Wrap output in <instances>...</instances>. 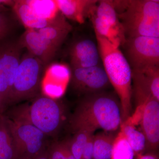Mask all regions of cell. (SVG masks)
Masks as SVG:
<instances>
[{"mask_svg": "<svg viewBox=\"0 0 159 159\" xmlns=\"http://www.w3.org/2000/svg\"><path fill=\"white\" fill-rule=\"evenodd\" d=\"M122 122L121 104L117 95L105 91L83 96L69 121L73 133L98 129L117 132Z\"/></svg>", "mask_w": 159, "mask_h": 159, "instance_id": "1", "label": "cell"}, {"mask_svg": "<svg viewBox=\"0 0 159 159\" xmlns=\"http://www.w3.org/2000/svg\"><path fill=\"white\" fill-rule=\"evenodd\" d=\"M95 34L102 66L120 101L123 122L132 114L131 68L119 48L113 45L104 38Z\"/></svg>", "mask_w": 159, "mask_h": 159, "instance_id": "2", "label": "cell"}, {"mask_svg": "<svg viewBox=\"0 0 159 159\" xmlns=\"http://www.w3.org/2000/svg\"><path fill=\"white\" fill-rule=\"evenodd\" d=\"M126 38L144 36L159 38V1H113Z\"/></svg>", "mask_w": 159, "mask_h": 159, "instance_id": "3", "label": "cell"}, {"mask_svg": "<svg viewBox=\"0 0 159 159\" xmlns=\"http://www.w3.org/2000/svg\"><path fill=\"white\" fill-rule=\"evenodd\" d=\"M11 115L10 119L29 122L46 135L54 136L62 125L64 111L57 100L38 95L30 105L18 107L11 112Z\"/></svg>", "mask_w": 159, "mask_h": 159, "instance_id": "4", "label": "cell"}, {"mask_svg": "<svg viewBox=\"0 0 159 159\" xmlns=\"http://www.w3.org/2000/svg\"><path fill=\"white\" fill-rule=\"evenodd\" d=\"M45 66L28 52L21 57L11 90L9 104L38 96Z\"/></svg>", "mask_w": 159, "mask_h": 159, "instance_id": "5", "label": "cell"}, {"mask_svg": "<svg viewBox=\"0 0 159 159\" xmlns=\"http://www.w3.org/2000/svg\"><path fill=\"white\" fill-rule=\"evenodd\" d=\"M6 117L18 159H34L45 150L47 136L41 131L29 122Z\"/></svg>", "mask_w": 159, "mask_h": 159, "instance_id": "6", "label": "cell"}, {"mask_svg": "<svg viewBox=\"0 0 159 159\" xmlns=\"http://www.w3.org/2000/svg\"><path fill=\"white\" fill-rule=\"evenodd\" d=\"M90 18L95 33L104 38L117 48L124 45L126 38L113 1H98Z\"/></svg>", "mask_w": 159, "mask_h": 159, "instance_id": "7", "label": "cell"}, {"mask_svg": "<svg viewBox=\"0 0 159 159\" xmlns=\"http://www.w3.org/2000/svg\"><path fill=\"white\" fill-rule=\"evenodd\" d=\"M22 48L18 41L4 39L0 43V102L2 111L9 105Z\"/></svg>", "mask_w": 159, "mask_h": 159, "instance_id": "8", "label": "cell"}, {"mask_svg": "<svg viewBox=\"0 0 159 159\" xmlns=\"http://www.w3.org/2000/svg\"><path fill=\"white\" fill-rule=\"evenodd\" d=\"M124 45L132 70L159 66V38L144 36L128 38Z\"/></svg>", "mask_w": 159, "mask_h": 159, "instance_id": "9", "label": "cell"}, {"mask_svg": "<svg viewBox=\"0 0 159 159\" xmlns=\"http://www.w3.org/2000/svg\"><path fill=\"white\" fill-rule=\"evenodd\" d=\"M71 87L84 96L106 91L110 82L102 66L71 68Z\"/></svg>", "mask_w": 159, "mask_h": 159, "instance_id": "10", "label": "cell"}, {"mask_svg": "<svg viewBox=\"0 0 159 159\" xmlns=\"http://www.w3.org/2000/svg\"><path fill=\"white\" fill-rule=\"evenodd\" d=\"M136 110L140 112L139 124L146 139L145 152L155 153L159 145V101L151 98Z\"/></svg>", "mask_w": 159, "mask_h": 159, "instance_id": "11", "label": "cell"}, {"mask_svg": "<svg viewBox=\"0 0 159 159\" xmlns=\"http://www.w3.org/2000/svg\"><path fill=\"white\" fill-rule=\"evenodd\" d=\"M23 48L39 60L45 67L54 58L58 49L40 34L37 30L27 29L18 40Z\"/></svg>", "mask_w": 159, "mask_h": 159, "instance_id": "12", "label": "cell"}, {"mask_svg": "<svg viewBox=\"0 0 159 159\" xmlns=\"http://www.w3.org/2000/svg\"><path fill=\"white\" fill-rule=\"evenodd\" d=\"M71 68H86L99 65L100 55L98 46L89 39L79 40L70 51Z\"/></svg>", "mask_w": 159, "mask_h": 159, "instance_id": "13", "label": "cell"}, {"mask_svg": "<svg viewBox=\"0 0 159 159\" xmlns=\"http://www.w3.org/2000/svg\"><path fill=\"white\" fill-rule=\"evenodd\" d=\"M60 12L66 18L82 24L90 18L97 0H55Z\"/></svg>", "mask_w": 159, "mask_h": 159, "instance_id": "14", "label": "cell"}, {"mask_svg": "<svg viewBox=\"0 0 159 159\" xmlns=\"http://www.w3.org/2000/svg\"><path fill=\"white\" fill-rule=\"evenodd\" d=\"M72 29V26L59 11L48 25L36 30L58 49Z\"/></svg>", "mask_w": 159, "mask_h": 159, "instance_id": "15", "label": "cell"}, {"mask_svg": "<svg viewBox=\"0 0 159 159\" xmlns=\"http://www.w3.org/2000/svg\"><path fill=\"white\" fill-rule=\"evenodd\" d=\"M159 66L132 70V82L150 92L159 101Z\"/></svg>", "mask_w": 159, "mask_h": 159, "instance_id": "16", "label": "cell"}, {"mask_svg": "<svg viewBox=\"0 0 159 159\" xmlns=\"http://www.w3.org/2000/svg\"><path fill=\"white\" fill-rule=\"evenodd\" d=\"M12 8L27 29H42L48 25L54 19L46 20L38 17L32 11L27 0H16Z\"/></svg>", "mask_w": 159, "mask_h": 159, "instance_id": "17", "label": "cell"}, {"mask_svg": "<svg viewBox=\"0 0 159 159\" xmlns=\"http://www.w3.org/2000/svg\"><path fill=\"white\" fill-rule=\"evenodd\" d=\"M119 131L102 130L94 134L93 159H111L114 142Z\"/></svg>", "mask_w": 159, "mask_h": 159, "instance_id": "18", "label": "cell"}, {"mask_svg": "<svg viewBox=\"0 0 159 159\" xmlns=\"http://www.w3.org/2000/svg\"><path fill=\"white\" fill-rule=\"evenodd\" d=\"M0 159H18L17 151L6 116L2 114H0Z\"/></svg>", "mask_w": 159, "mask_h": 159, "instance_id": "19", "label": "cell"}, {"mask_svg": "<svg viewBox=\"0 0 159 159\" xmlns=\"http://www.w3.org/2000/svg\"><path fill=\"white\" fill-rule=\"evenodd\" d=\"M120 129L133 150L135 157L144 154L146 147V139L142 132L137 129L135 125L127 120L122 122Z\"/></svg>", "mask_w": 159, "mask_h": 159, "instance_id": "20", "label": "cell"}, {"mask_svg": "<svg viewBox=\"0 0 159 159\" xmlns=\"http://www.w3.org/2000/svg\"><path fill=\"white\" fill-rule=\"evenodd\" d=\"M34 14L40 18L51 20L59 13L55 0H27Z\"/></svg>", "mask_w": 159, "mask_h": 159, "instance_id": "21", "label": "cell"}, {"mask_svg": "<svg viewBox=\"0 0 159 159\" xmlns=\"http://www.w3.org/2000/svg\"><path fill=\"white\" fill-rule=\"evenodd\" d=\"M134 157L133 150L126 141L122 131L119 129L114 142L111 159H134Z\"/></svg>", "mask_w": 159, "mask_h": 159, "instance_id": "22", "label": "cell"}, {"mask_svg": "<svg viewBox=\"0 0 159 159\" xmlns=\"http://www.w3.org/2000/svg\"><path fill=\"white\" fill-rule=\"evenodd\" d=\"M94 133L89 131L81 130L74 133V135L68 141L69 147L75 159H83V152L88 140Z\"/></svg>", "mask_w": 159, "mask_h": 159, "instance_id": "23", "label": "cell"}, {"mask_svg": "<svg viewBox=\"0 0 159 159\" xmlns=\"http://www.w3.org/2000/svg\"><path fill=\"white\" fill-rule=\"evenodd\" d=\"M49 159H75L67 141L54 142L47 151Z\"/></svg>", "mask_w": 159, "mask_h": 159, "instance_id": "24", "label": "cell"}, {"mask_svg": "<svg viewBox=\"0 0 159 159\" xmlns=\"http://www.w3.org/2000/svg\"><path fill=\"white\" fill-rule=\"evenodd\" d=\"M5 12H0V41L6 39L12 29L11 20Z\"/></svg>", "mask_w": 159, "mask_h": 159, "instance_id": "25", "label": "cell"}, {"mask_svg": "<svg viewBox=\"0 0 159 159\" xmlns=\"http://www.w3.org/2000/svg\"><path fill=\"white\" fill-rule=\"evenodd\" d=\"M94 135V134H91L88 140L83 152V159H93Z\"/></svg>", "mask_w": 159, "mask_h": 159, "instance_id": "26", "label": "cell"}, {"mask_svg": "<svg viewBox=\"0 0 159 159\" xmlns=\"http://www.w3.org/2000/svg\"><path fill=\"white\" fill-rule=\"evenodd\" d=\"M137 159H159V158L155 153H146L137 155Z\"/></svg>", "mask_w": 159, "mask_h": 159, "instance_id": "27", "label": "cell"}, {"mask_svg": "<svg viewBox=\"0 0 159 159\" xmlns=\"http://www.w3.org/2000/svg\"><path fill=\"white\" fill-rule=\"evenodd\" d=\"M15 0H0V5L13 7L15 3Z\"/></svg>", "mask_w": 159, "mask_h": 159, "instance_id": "28", "label": "cell"}, {"mask_svg": "<svg viewBox=\"0 0 159 159\" xmlns=\"http://www.w3.org/2000/svg\"><path fill=\"white\" fill-rule=\"evenodd\" d=\"M34 159H49L47 151H44L43 152L39 155Z\"/></svg>", "mask_w": 159, "mask_h": 159, "instance_id": "29", "label": "cell"}, {"mask_svg": "<svg viewBox=\"0 0 159 159\" xmlns=\"http://www.w3.org/2000/svg\"><path fill=\"white\" fill-rule=\"evenodd\" d=\"M8 9L6 6L0 5V12H6V11H8Z\"/></svg>", "mask_w": 159, "mask_h": 159, "instance_id": "30", "label": "cell"}, {"mask_svg": "<svg viewBox=\"0 0 159 159\" xmlns=\"http://www.w3.org/2000/svg\"><path fill=\"white\" fill-rule=\"evenodd\" d=\"M2 105H1V102H0V114H2Z\"/></svg>", "mask_w": 159, "mask_h": 159, "instance_id": "31", "label": "cell"}]
</instances>
